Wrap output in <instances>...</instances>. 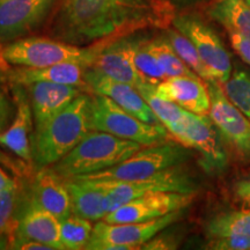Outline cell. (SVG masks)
<instances>
[{
	"instance_id": "cell-1",
	"label": "cell",
	"mask_w": 250,
	"mask_h": 250,
	"mask_svg": "<svg viewBox=\"0 0 250 250\" xmlns=\"http://www.w3.org/2000/svg\"><path fill=\"white\" fill-rule=\"evenodd\" d=\"M155 21L149 0H62L51 34L62 42L87 46Z\"/></svg>"
},
{
	"instance_id": "cell-2",
	"label": "cell",
	"mask_w": 250,
	"mask_h": 250,
	"mask_svg": "<svg viewBox=\"0 0 250 250\" xmlns=\"http://www.w3.org/2000/svg\"><path fill=\"white\" fill-rule=\"evenodd\" d=\"M89 131V96L81 93L64 110L36 127L31 137L33 162L39 168L50 167L76 147Z\"/></svg>"
},
{
	"instance_id": "cell-3",
	"label": "cell",
	"mask_w": 250,
	"mask_h": 250,
	"mask_svg": "<svg viewBox=\"0 0 250 250\" xmlns=\"http://www.w3.org/2000/svg\"><path fill=\"white\" fill-rule=\"evenodd\" d=\"M143 148L139 143L92 130L72 151L50 167L64 180L96 173L124 161Z\"/></svg>"
},
{
	"instance_id": "cell-4",
	"label": "cell",
	"mask_w": 250,
	"mask_h": 250,
	"mask_svg": "<svg viewBox=\"0 0 250 250\" xmlns=\"http://www.w3.org/2000/svg\"><path fill=\"white\" fill-rule=\"evenodd\" d=\"M104 44L80 46L45 37H26L9 42L1 56L8 64L24 67H46L59 62L92 66Z\"/></svg>"
},
{
	"instance_id": "cell-5",
	"label": "cell",
	"mask_w": 250,
	"mask_h": 250,
	"mask_svg": "<svg viewBox=\"0 0 250 250\" xmlns=\"http://www.w3.org/2000/svg\"><path fill=\"white\" fill-rule=\"evenodd\" d=\"M190 158L188 147L182 144L146 146L120 164L96 173L81 175L67 180L79 181H136L151 177L162 170L184 164Z\"/></svg>"
},
{
	"instance_id": "cell-6",
	"label": "cell",
	"mask_w": 250,
	"mask_h": 250,
	"mask_svg": "<svg viewBox=\"0 0 250 250\" xmlns=\"http://www.w3.org/2000/svg\"><path fill=\"white\" fill-rule=\"evenodd\" d=\"M89 125L92 130L132 140L143 146L164 143L168 136V130L162 124L146 123L111 99L96 94L89 96Z\"/></svg>"
},
{
	"instance_id": "cell-7",
	"label": "cell",
	"mask_w": 250,
	"mask_h": 250,
	"mask_svg": "<svg viewBox=\"0 0 250 250\" xmlns=\"http://www.w3.org/2000/svg\"><path fill=\"white\" fill-rule=\"evenodd\" d=\"M79 181V180H78ZM104 188L105 212L116 210L133 199L155 192L195 193L198 184L181 166L162 170L151 177L136 181H88Z\"/></svg>"
},
{
	"instance_id": "cell-8",
	"label": "cell",
	"mask_w": 250,
	"mask_h": 250,
	"mask_svg": "<svg viewBox=\"0 0 250 250\" xmlns=\"http://www.w3.org/2000/svg\"><path fill=\"white\" fill-rule=\"evenodd\" d=\"M169 133L183 146L198 153L199 164L208 174L220 175L227 169L228 155L224 140L208 115L187 110L182 123Z\"/></svg>"
},
{
	"instance_id": "cell-9",
	"label": "cell",
	"mask_w": 250,
	"mask_h": 250,
	"mask_svg": "<svg viewBox=\"0 0 250 250\" xmlns=\"http://www.w3.org/2000/svg\"><path fill=\"white\" fill-rule=\"evenodd\" d=\"M183 210H177L158 219L142 223L110 224L100 221L93 228L87 250L142 249L153 237L182 218Z\"/></svg>"
},
{
	"instance_id": "cell-10",
	"label": "cell",
	"mask_w": 250,
	"mask_h": 250,
	"mask_svg": "<svg viewBox=\"0 0 250 250\" xmlns=\"http://www.w3.org/2000/svg\"><path fill=\"white\" fill-rule=\"evenodd\" d=\"M210 95V116L224 143L245 160H250V120L228 100L217 80L205 81Z\"/></svg>"
},
{
	"instance_id": "cell-11",
	"label": "cell",
	"mask_w": 250,
	"mask_h": 250,
	"mask_svg": "<svg viewBox=\"0 0 250 250\" xmlns=\"http://www.w3.org/2000/svg\"><path fill=\"white\" fill-rule=\"evenodd\" d=\"M173 24L191 41L213 79L221 85L226 83L232 74V62L217 33L201 19L190 14L176 17Z\"/></svg>"
},
{
	"instance_id": "cell-12",
	"label": "cell",
	"mask_w": 250,
	"mask_h": 250,
	"mask_svg": "<svg viewBox=\"0 0 250 250\" xmlns=\"http://www.w3.org/2000/svg\"><path fill=\"white\" fill-rule=\"evenodd\" d=\"M192 193L155 192L139 197L104 215L103 220L110 224L142 223L158 219L170 212L184 210L191 204Z\"/></svg>"
},
{
	"instance_id": "cell-13",
	"label": "cell",
	"mask_w": 250,
	"mask_h": 250,
	"mask_svg": "<svg viewBox=\"0 0 250 250\" xmlns=\"http://www.w3.org/2000/svg\"><path fill=\"white\" fill-rule=\"evenodd\" d=\"M57 0H0V41L22 39L42 24Z\"/></svg>"
},
{
	"instance_id": "cell-14",
	"label": "cell",
	"mask_w": 250,
	"mask_h": 250,
	"mask_svg": "<svg viewBox=\"0 0 250 250\" xmlns=\"http://www.w3.org/2000/svg\"><path fill=\"white\" fill-rule=\"evenodd\" d=\"M85 80L88 92L96 95L107 96L124 110L146 123L161 124L148 103L134 86L111 79L92 67L86 68Z\"/></svg>"
},
{
	"instance_id": "cell-15",
	"label": "cell",
	"mask_w": 250,
	"mask_h": 250,
	"mask_svg": "<svg viewBox=\"0 0 250 250\" xmlns=\"http://www.w3.org/2000/svg\"><path fill=\"white\" fill-rule=\"evenodd\" d=\"M137 40V36H123L108 43L100 50L98 57L89 67L111 79L137 87L143 81L133 62Z\"/></svg>"
},
{
	"instance_id": "cell-16",
	"label": "cell",
	"mask_w": 250,
	"mask_h": 250,
	"mask_svg": "<svg viewBox=\"0 0 250 250\" xmlns=\"http://www.w3.org/2000/svg\"><path fill=\"white\" fill-rule=\"evenodd\" d=\"M156 95L176 103L181 108L198 115H208L210 95L205 81L198 76L167 78L154 85Z\"/></svg>"
},
{
	"instance_id": "cell-17",
	"label": "cell",
	"mask_w": 250,
	"mask_h": 250,
	"mask_svg": "<svg viewBox=\"0 0 250 250\" xmlns=\"http://www.w3.org/2000/svg\"><path fill=\"white\" fill-rule=\"evenodd\" d=\"M31 98L35 129L42 126L52 117L64 110L70 103L83 93L79 87L54 83H34L28 85Z\"/></svg>"
},
{
	"instance_id": "cell-18",
	"label": "cell",
	"mask_w": 250,
	"mask_h": 250,
	"mask_svg": "<svg viewBox=\"0 0 250 250\" xmlns=\"http://www.w3.org/2000/svg\"><path fill=\"white\" fill-rule=\"evenodd\" d=\"M14 235L42 242L52 250H64L61 242V220L33 201L18 219Z\"/></svg>"
},
{
	"instance_id": "cell-19",
	"label": "cell",
	"mask_w": 250,
	"mask_h": 250,
	"mask_svg": "<svg viewBox=\"0 0 250 250\" xmlns=\"http://www.w3.org/2000/svg\"><path fill=\"white\" fill-rule=\"evenodd\" d=\"M31 201L59 220L72 214L71 197L66 183L51 167L41 168L34 180Z\"/></svg>"
},
{
	"instance_id": "cell-20",
	"label": "cell",
	"mask_w": 250,
	"mask_h": 250,
	"mask_svg": "<svg viewBox=\"0 0 250 250\" xmlns=\"http://www.w3.org/2000/svg\"><path fill=\"white\" fill-rule=\"evenodd\" d=\"M87 66L78 62H59L46 67H24L15 70L12 79L15 83L28 86L34 83H54L61 85L79 87L87 90L85 80Z\"/></svg>"
},
{
	"instance_id": "cell-21",
	"label": "cell",
	"mask_w": 250,
	"mask_h": 250,
	"mask_svg": "<svg viewBox=\"0 0 250 250\" xmlns=\"http://www.w3.org/2000/svg\"><path fill=\"white\" fill-rule=\"evenodd\" d=\"M33 110L23 95H19L18 110L13 123L0 133V145L26 162H33L30 132L33 129Z\"/></svg>"
},
{
	"instance_id": "cell-22",
	"label": "cell",
	"mask_w": 250,
	"mask_h": 250,
	"mask_svg": "<svg viewBox=\"0 0 250 250\" xmlns=\"http://www.w3.org/2000/svg\"><path fill=\"white\" fill-rule=\"evenodd\" d=\"M71 197L72 213L90 221L103 220L107 214L104 208V188L88 181L65 180Z\"/></svg>"
},
{
	"instance_id": "cell-23",
	"label": "cell",
	"mask_w": 250,
	"mask_h": 250,
	"mask_svg": "<svg viewBox=\"0 0 250 250\" xmlns=\"http://www.w3.org/2000/svg\"><path fill=\"white\" fill-rule=\"evenodd\" d=\"M208 15L226 28L250 39V6L245 0H215Z\"/></svg>"
},
{
	"instance_id": "cell-24",
	"label": "cell",
	"mask_w": 250,
	"mask_h": 250,
	"mask_svg": "<svg viewBox=\"0 0 250 250\" xmlns=\"http://www.w3.org/2000/svg\"><path fill=\"white\" fill-rule=\"evenodd\" d=\"M136 88L138 89L140 95L145 99V101L148 103L155 116L168 130V132L182 123L184 116H186V109L181 108L176 103L156 95L154 85L146 83V81H140Z\"/></svg>"
},
{
	"instance_id": "cell-25",
	"label": "cell",
	"mask_w": 250,
	"mask_h": 250,
	"mask_svg": "<svg viewBox=\"0 0 250 250\" xmlns=\"http://www.w3.org/2000/svg\"><path fill=\"white\" fill-rule=\"evenodd\" d=\"M208 237L249 236L250 237V210L225 212L215 215L206 225Z\"/></svg>"
},
{
	"instance_id": "cell-26",
	"label": "cell",
	"mask_w": 250,
	"mask_h": 250,
	"mask_svg": "<svg viewBox=\"0 0 250 250\" xmlns=\"http://www.w3.org/2000/svg\"><path fill=\"white\" fill-rule=\"evenodd\" d=\"M148 46L158 59L159 64L164 70L166 77L173 78L180 76H197L191 68L184 62L176 54L167 36L156 37L148 40Z\"/></svg>"
},
{
	"instance_id": "cell-27",
	"label": "cell",
	"mask_w": 250,
	"mask_h": 250,
	"mask_svg": "<svg viewBox=\"0 0 250 250\" xmlns=\"http://www.w3.org/2000/svg\"><path fill=\"white\" fill-rule=\"evenodd\" d=\"M93 228L90 220L76 214L61 220V242L64 250L86 249Z\"/></svg>"
},
{
	"instance_id": "cell-28",
	"label": "cell",
	"mask_w": 250,
	"mask_h": 250,
	"mask_svg": "<svg viewBox=\"0 0 250 250\" xmlns=\"http://www.w3.org/2000/svg\"><path fill=\"white\" fill-rule=\"evenodd\" d=\"M166 36L170 44L173 45L176 54L180 56V58L195 72L197 76L201 77L204 81L214 80L204 62L202 61L195 45L186 35H183L177 29H168L166 31Z\"/></svg>"
},
{
	"instance_id": "cell-29",
	"label": "cell",
	"mask_w": 250,
	"mask_h": 250,
	"mask_svg": "<svg viewBox=\"0 0 250 250\" xmlns=\"http://www.w3.org/2000/svg\"><path fill=\"white\" fill-rule=\"evenodd\" d=\"M133 62L143 81L158 85L167 79L158 59L148 46V40L138 37L134 46Z\"/></svg>"
},
{
	"instance_id": "cell-30",
	"label": "cell",
	"mask_w": 250,
	"mask_h": 250,
	"mask_svg": "<svg viewBox=\"0 0 250 250\" xmlns=\"http://www.w3.org/2000/svg\"><path fill=\"white\" fill-rule=\"evenodd\" d=\"M223 88L228 100L250 120V73L236 68Z\"/></svg>"
},
{
	"instance_id": "cell-31",
	"label": "cell",
	"mask_w": 250,
	"mask_h": 250,
	"mask_svg": "<svg viewBox=\"0 0 250 250\" xmlns=\"http://www.w3.org/2000/svg\"><path fill=\"white\" fill-rule=\"evenodd\" d=\"M18 187L0 191V234H15L18 220L15 221V210L18 206Z\"/></svg>"
},
{
	"instance_id": "cell-32",
	"label": "cell",
	"mask_w": 250,
	"mask_h": 250,
	"mask_svg": "<svg viewBox=\"0 0 250 250\" xmlns=\"http://www.w3.org/2000/svg\"><path fill=\"white\" fill-rule=\"evenodd\" d=\"M208 248L217 250H250L249 236L214 237L208 243Z\"/></svg>"
},
{
	"instance_id": "cell-33",
	"label": "cell",
	"mask_w": 250,
	"mask_h": 250,
	"mask_svg": "<svg viewBox=\"0 0 250 250\" xmlns=\"http://www.w3.org/2000/svg\"><path fill=\"white\" fill-rule=\"evenodd\" d=\"M229 39L232 42L233 49L237 52V55L250 65V39L240 35L237 33H229Z\"/></svg>"
},
{
	"instance_id": "cell-34",
	"label": "cell",
	"mask_w": 250,
	"mask_h": 250,
	"mask_svg": "<svg viewBox=\"0 0 250 250\" xmlns=\"http://www.w3.org/2000/svg\"><path fill=\"white\" fill-rule=\"evenodd\" d=\"M234 196L246 210H250V177L240 180L234 187Z\"/></svg>"
},
{
	"instance_id": "cell-35",
	"label": "cell",
	"mask_w": 250,
	"mask_h": 250,
	"mask_svg": "<svg viewBox=\"0 0 250 250\" xmlns=\"http://www.w3.org/2000/svg\"><path fill=\"white\" fill-rule=\"evenodd\" d=\"M160 234V233H159ZM158 234V235H159ZM154 236L146 243H144L142 249L158 250V249H175L177 248V242L171 235L166 236Z\"/></svg>"
},
{
	"instance_id": "cell-36",
	"label": "cell",
	"mask_w": 250,
	"mask_h": 250,
	"mask_svg": "<svg viewBox=\"0 0 250 250\" xmlns=\"http://www.w3.org/2000/svg\"><path fill=\"white\" fill-rule=\"evenodd\" d=\"M11 246L13 249H22V250H52L49 246L44 243L35 241V240L24 239V237L14 236L12 239Z\"/></svg>"
},
{
	"instance_id": "cell-37",
	"label": "cell",
	"mask_w": 250,
	"mask_h": 250,
	"mask_svg": "<svg viewBox=\"0 0 250 250\" xmlns=\"http://www.w3.org/2000/svg\"><path fill=\"white\" fill-rule=\"evenodd\" d=\"M8 116H9V107H8L7 100H6L4 94H2L1 90H0V133L2 132L6 123H7Z\"/></svg>"
},
{
	"instance_id": "cell-38",
	"label": "cell",
	"mask_w": 250,
	"mask_h": 250,
	"mask_svg": "<svg viewBox=\"0 0 250 250\" xmlns=\"http://www.w3.org/2000/svg\"><path fill=\"white\" fill-rule=\"evenodd\" d=\"M17 188V182L0 168V191Z\"/></svg>"
},
{
	"instance_id": "cell-39",
	"label": "cell",
	"mask_w": 250,
	"mask_h": 250,
	"mask_svg": "<svg viewBox=\"0 0 250 250\" xmlns=\"http://www.w3.org/2000/svg\"><path fill=\"white\" fill-rule=\"evenodd\" d=\"M165 1L173 6H177V7H187V6L197 4L202 0H165Z\"/></svg>"
},
{
	"instance_id": "cell-40",
	"label": "cell",
	"mask_w": 250,
	"mask_h": 250,
	"mask_svg": "<svg viewBox=\"0 0 250 250\" xmlns=\"http://www.w3.org/2000/svg\"><path fill=\"white\" fill-rule=\"evenodd\" d=\"M245 1L247 2V4H248V5L250 6V0H245Z\"/></svg>"
}]
</instances>
